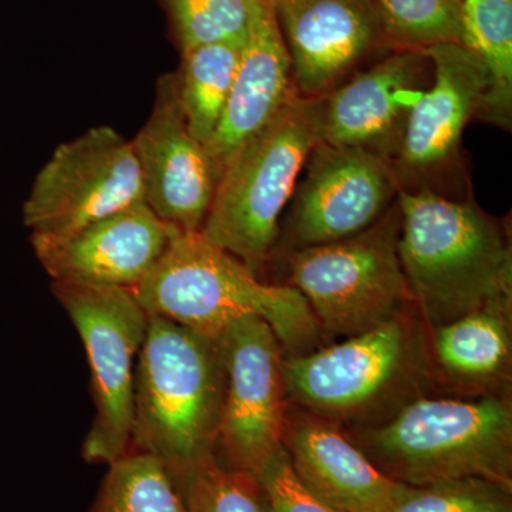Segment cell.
<instances>
[{"instance_id": "cell-6", "label": "cell", "mask_w": 512, "mask_h": 512, "mask_svg": "<svg viewBox=\"0 0 512 512\" xmlns=\"http://www.w3.org/2000/svg\"><path fill=\"white\" fill-rule=\"evenodd\" d=\"M400 221L396 200L360 234L293 252L292 286L320 329L352 338L403 315L413 299L400 262Z\"/></svg>"}, {"instance_id": "cell-23", "label": "cell", "mask_w": 512, "mask_h": 512, "mask_svg": "<svg viewBox=\"0 0 512 512\" xmlns=\"http://www.w3.org/2000/svg\"><path fill=\"white\" fill-rule=\"evenodd\" d=\"M389 49L460 43L463 0H370Z\"/></svg>"}, {"instance_id": "cell-1", "label": "cell", "mask_w": 512, "mask_h": 512, "mask_svg": "<svg viewBox=\"0 0 512 512\" xmlns=\"http://www.w3.org/2000/svg\"><path fill=\"white\" fill-rule=\"evenodd\" d=\"M399 256L431 325L484 309L511 311L512 254L503 229L473 201L400 190Z\"/></svg>"}, {"instance_id": "cell-3", "label": "cell", "mask_w": 512, "mask_h": 512, "mask_svg": "<svg viewBox=\"0 0 512 512\" xmlns=\"http://www.w3.org/2000/svg\"><path fill=\"white\" fill-rule=\"evenodd\" d=\"M131 291L148 315L173 320L210 338H220L229 323L245 316L264 319L292 356L313 352L322 335L298 289L262 284L200 231L175 229L157 264Z\"/></svg>"}, {"instance_id": "cell-5", "label": "cell", "mask_w": 512, "mask_h": 512, "mask_svg": "<svg viewBox=\"0 0 512 512\" xmlns=\"http://www.w3.org/2000/svg\"><path fill=\"white\" fill-rule=\"evenodd\" d=\"M367 457L410 487L485 480L512 490V412L504 400H417L363 436Z\"/></svg>"}, {"instance_id": "cell-26", "label": "cell", "mask_w": 512, "mask_h": 512, "mask_svg": "<svg viewBox=\"0 0 512 512\" xmlns=\"http://www.w3.org/2000/svg\"><path fill=\"white\" fill-rule=\"evenodd\" d=\"M511 491L485 480L413 487L389 512H512Z\"/></svg>"}, {"instance_id": "cell-21", "label": "cell", "mask_w": 512, "mask_h": 512, "mask_svg": "<svg viewBox=\"0 0 512 512\" xmlns=\"http://www.w3.org/2000/svg\"><path fill=\"white\" fill-rule=\"evenodd\" d=\"M510 312L484 309L436 328L434 348L451 375L483 380L503 372L511 356Z\"/></svg>"}, {"instance_id": "cell-24", "label": "cell", "mask_w": 512, "mask_h": 512, "mask_svg": "<svg viewBox=\"0 0 512 512\" xmlns=\"http://www.w3.org/2000/svg\"><path fill=\"white\" fill-rule=\"evenodd\" d=\"M266 0H163L181 53L210 43L244 45Z\"/></svg>"}, {"instance_id": "cell-27", "label": "cell", "mask_w": 512, "mask_h": 512, "mask_svg": "<svg viewBox=\"0 0 512 512\" xmlns=\"http://www.w3.org/2000/svg\"><path fill=\"white\" fill-rule=\"evenodd\" d=\"M256 478L268 497L269 512H340L302 484L285 447L266 463Z\"/></svg>"}, {"instance_id": "cell-22", "label": "cell", "mask_w": 512, "mask_h": 512, "mask_svg": "<svg viewBox=\"0 0 512 512\" xmlns=\"http://www.w3.org/2000/svg\"><path fill=\"white\" fill-rule=\"evenodd\" d=\"M89 512H184L180 491L158 458L127 453L109 466Z\"/></svg>"}, {"instance_id": "cell-25", "label": "cell", "mask_w": 512, "mask_h": 512, "mask_svg": "<svg viewBox=\"0 0 512 512\" xmlns=\"http://www.w3.org/2000/svg\"><path fill=\"white\" fill-rule=\"evenodd\" d=\"M184 512H269L261 481L247 471L208 461L175 481Z\"/></svg>"}, {"instance_id": "cell-18", "label": "cell", "mask_w": 512, "mask_h": 512, "mask_svg": "<svg viewBox=\"0 0 512 512\" xmlns=\"http://www.w3.org/2000/svg\"><path fill=\"white\" fill-rule=\"evenodd\" d=\"M296 93L291 57L274 9L266 0L242 46L220 123L205 146L220 177L235 154L261 133Z\"/></svg>"}, {"instance_id": "cell-9", "label": "cell", "mask_w": 512, "mask_h": 512, "mask_svg": "<svg viewBox=\"0 0 512 512\" xmlns=\"http://www.w3.org/2000/svg\"><path fill=\"white\" fill-rule=\"evenodd\" d=\"M225 367L218 447L227 466L258 476L284 447L286 384L282 346L258 316L229 323L221 333Z\"/></svg>"}, {"instance_id": "cell-14", "label": "cell", "mask_w": 512, "mask_h": 512, "mask_svg": "<svg viewBox=\"0 0 512 512\" xmlns=\"http://www.w3.org/2000/svg\"><path fill=\"white\" fill-rule=\"evenodd\" d=\"M433 80L423 50L393 52L322 96L320 140L396 158L414 103Z\"/></svg>"}, {"instance_id": "cell-16", "label": "cell", "mask_w": 512, "mask_h": 512, "mask_svg": "<svg viewBox=\"0 0 512 512\" xmlns=\"http://www.w3.org/2000/svg\"><path fill=\"white\" fill-rule=\"evenodd\" d=\"M175 229L138 202L57 241L30 239L53 282L134 289L164 254Z\"/></svg>"}, {"instance_id": "cell-19", "label": "cell", "mask_w": 512, "mask_h": 512, "mask_svg": "<svg viewBox=\"0 0 512 512\" xmlns=\"http://www.w3.org/2000/svg\"><path fill=\"white\" fill-rule=\"evenodd\" d=\"M461 45L490 77L480 119L510 130L512 117V0H463Z\"/></svg>"}, {"instance_id": "cell-12", "label": "cell", "mask_w": 512, "mask_h": 512, "mask_svg": "<svg viewBox=\"0 0 512 512\" xmlns=\"http://www.w3.org/2000/svg\"><path fill=\"white\" fill-rule=\"evenodd\" d=\"M131 146L148 207L177 231H201L220 175L207 148L188 128L177 72L158 79L150 117Z\"/></svg>"}, {"instance_id": "cell-11", "label": "cell", "mask_w": 512, "mask_h": 512, "mask_svg": "<svg viewBox=\"0 0 512 512\" xmlns=\"http://www.w3.org/2000/svg\"><path fill=\"white\" fill-rule=\"evenodd\" d=\"M296 185L292 238L299 249L332 244L372 227L397 200L392 161L360 148L316 144Z\"/></svg>"}, {"instance_id": "cell-8", "label": "cell", "mask_w": 512, "mask_h": 512, "mask_svg": "<svg viewBox=\"0 0 512 512\" xmlns=\"http://www.w3.org/2000/svg\"><path fill=\"white\" fill-rule=\"evenodd\" d=\"M138 202L146 195L131 140L93 127L53 151L23 204V222L30 239L57 241Z\"/></svg>"}, {"instance_id": "cell-20", "label": "cell", "mask_w": 512, "mask_h": 512, "mask_svg": "<svg viewBox=\"0 0 512 512\" xmlns=\"http://www.w3.org/2000/svg\"><path fill=\"white\" fill-rule=\"evenodd\" d=\"M244 45L220 42L183 53L178 90L192 136L207 146L217 130Z\"/></svg>"}, {"instance_id": "cell-7", "label": "cell", "mask_w": 512, "mask_h": 512, "mask_svg": "<svg viewBox=\"0 0 512 512\" xmlns=\"http://www.w3.org/2000/svg\"><path fill=\"white\" fill-rule=\"evenodd\" d=\"M52 291L76 326L92 370L94 419L83 458L110 466L131 444L134 360L146 339L148 313L131 289L53 282Z\"/></svg>"}, {"instance_id": "cell-13", "label": "cell", "mask_w": 512, "mask_h": 512, "mask_svg": "<svg viewBox=\"0 0 512 512\" xmlns=\"http://www.w3.org/2000/svg\"><path fill=\"white\" fill-rule=\"evenodd\" d=\"M404 315L343 343L284 362L286 392L323 414H348L389 392L413 365L416 345Z\"/></svg>"}, {"instance_id": "cell-2", "label": "cell", "mask_w": 512, "mask_h": 512, "mask_svg": "<svg viewBox=\"0 0 512 512\" xmlns=\"http://www.w3.org/2000/svg\"><path fill=\"white\" fill-rule=\"evenodd\" d=\"M225 367L218 339L148 315L134 372L131 444L175 481L217 458Z\"/></svg>"}, {"instance_id": "cell-10", "label": "cell", "mask_w": 512, "mask_h": 512, "mask_svg": "<svg viewBox=\"0 0 512 512\" xmlns=\"http://www.w3.org/2000/svg\"><path fill=\"white\" fill-rule=\"evenodd\" d=\"M423 52L433 64V80L410 111L392 164L400 190L439 192L441 178L460 161L464 128L484 109L490 77L481 60L460 43Z\"/></svg>"}, {"instance_id": "cell-17", "label": "cell", "mask_w": 512, "mask_h": 512, "mask_svg": "<svg viewBox=\"0 0 512 512\" xmlns=\"http://www.w3.org/2000/svg\"><path fill=\"white\" fill-rule=\"evenodd\" d=\"M282 444L302 484L340 512H389L412 491L323 420L286 419Z\"/></svg>"}, {"instance_id": "cell-15", "label": "cell", "mask_w": 512, "mask_h": 512, "mask_svg": "<svg viewBox=\"0 0 512 512\" xmlns=\"http://www.w3.org/2000/svg\"><path fill=\"white\" fill-rule=\"evenodd\" d=\"M301 96L332 92L376 49L387 47L370 0H268Z\"/></svg>"}, {"instance_id": "cell-4", "label": "cell", "mask_w": 512, "mask_h": 512, "mask_svg": "<svg viewBox=\"0 0 512 512\" xmlns=\"http://www.w3.org/2000/svg\"><path fill=\"white\" fill-rule=\"evenodd\" d=\"M322 96L296 93L222 171L202 237L256 272L274 251L279 218L320 143Z\"/></svg>"}]
</instances>
